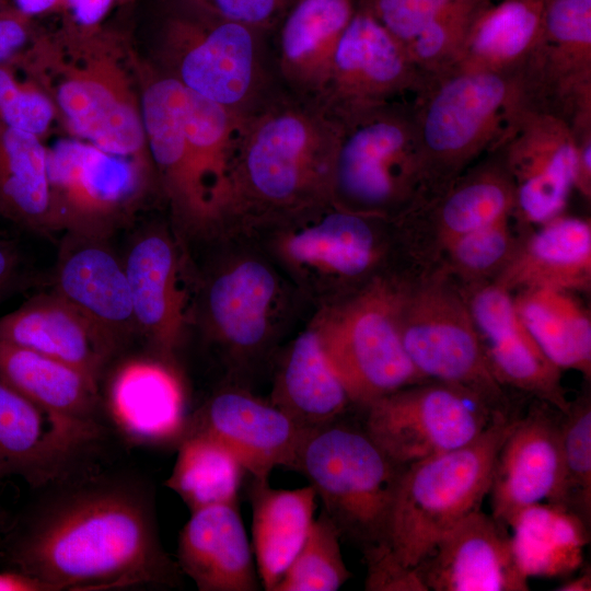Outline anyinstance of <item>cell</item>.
Masks as SVG:
<instances>
[{
    "label": "cell",
    "instance_id": "obj_1",
    "mask_svg": "<svg viewBox=\"0 0 591 591\" xmlns=\"http://www.w3.org/2000/svg\"><path fill=\"white\" fill-rule=\"evenodd\" d=\"M5 557L57 591L174 586L179 569L161 545L147 489L118 477L60 489L18 528Z\"/></svg>",
    "mask_w": 591,
    "mask_h": 591
},
{
    "label": "cell",
    "instance_id": "obj_2",
    "mask_svg": "<svg viewBox=\"0 0 591 591\" xmlns=\"http://www.w3.org/2000/svg\"><path fill=\"white\" fill-rule=\"evenodd\" d=\"M12 62L49 96L71 137L152 164L139 62L120 38L101 28L68 27L53 36H34Z\"/></svg>",
    "mask_w": 591,
    "mask_h": 591
},
{
    "label": "cell",
    "instance_id": "obj_3",
    "mask_svg": "<svg viewBox=\"0 0 591 591\" xmlns=\"http://www.w3.org/2000/svg\"><path fill=\"white\" fill-rule=\"evenodd\" d=\"M341 131L318 102L280 89L242 118L229 210L291 213L333 205Z\"/></svg>",
    "mask_w": 591,
    "mask_h": 591
},
{
    "label": "cell",
    "instance_id": "obj_4",
    "mask_svg": "<svg viewBox=\"0 0 591 591\" xmlns=\"http://www.w3.org/2000/svg\"><path fill=\"white\" fill-rule=\"evenodd\" d=\"M534 101L528 69H451L431 77L413 108L420 152L415 202L439 195L475 160L495 152Z\"/></svg>",
    "mask_w": 591,
    "mask_h": 591
},
{
    "label": "cell",
    "instance_id": "obj_5",
    "mask_svg": "<svg viewBox=\"0 0 591 591\" xmlns=\"http://www.w3.org/2000/svg\"><path fill=\"white\" fill-rule=\"evenodd\" d=\"M269 34L176 0L161 30L157 68L186 90L245 116L283 89Z\"/></svg>",
    "mask_w": 591,
    "mask_h": 591
},
{
    "label": "cell",
    "instance_id": "obj_6",
    "mask_svg": "<svg viewBox=\"0 0 591 591\" xmlns=\"http://www.w3.org/2000/svg\"><path fill=\"white\" fill-rule=\"evenodd\" d=\"M517 419L498 414L470 443L405 466L386 532V543L405 566L416 567L445 532L479 509L497 453Z\"/></svg>",
    "mask_w": 591,
    "mask_h": 591
},
{
    "label": "cell",
    "instance_id": "obj_7",
    "mask_svg": "<svg viewBox=\"0 0 591 591\" xmlns=\"http://www.w3.org/2000/svg\"><path fill=\"white\" fill-rule=\"evenodd\" d=\"M404 468L364 429L336 420L304 431L293 470L309 479L340 535L366 549L386 542Z\"/></svg>",
    "mask_w": 591,
    "mask_h": 591
},
{
    "label": "cell",
    "instance_id": "obj_8",
    "mask_svg": "<svg viewBox=\"0 0 591 591\" xmlns=\"http://www.w3.org/2000/svg\"><path fill=\"white\" fill-rule=\"evenodd\" d=\"M398 327L405 351L426 379L463 389L495 412L510 401L488 364L464 296L439 276L399 291Z\"/></svg>",
    "mask_w": 591,
    "mask_h": 591
},
{
    "label": "cell",
    "instance_id": "obj_9",
    "mask_svg": "<svg viewBox=\"0 0 591 591\" xmlns=\"http://www.w3.org/2000/svg\"><path fill=\"white\" fill-rule=\"evenodd\" d=\"M413 105L376 108L343 124L337 149L333 205L376 215L415 201L420 152Z\"/></svg>",
    "mask_w": 591,
    "mask_h": 591
},
{
    "label": "cell",
    "instance_id": "obj_10",
    "mask_svg": "<svg viewBox=\"0 0 591 591\" xmlns=\"http://www.w3.org/2000/svg\"><path fill=\"white\" fill-rule=\"evenodd\" d=\"M47 175L54 231L105 240L136 213L157 176L151 163L73 137L47 147Z\"/></svg>",
    "mask_w": 591,
    "mask_h": 591
},
{
    "label": "cell",
    "instance_id": "obj_11",
    "mask_svg": "<svg viewBox=\"0 0 591 591\" xmlns=\"http://www.w3.org/2000/svg\"><path fill=\"white\" fill-rule=\"evenodd\" d=\"M399 290L378 283L315 327L351 403L368 407L427 381L409 360L398 327Z\"/></svg>",
    "mask_w": 591,
    "mask_h": 591
},
{
    "label": "cell",
    "instance_id": "obj_12",
    "mask_svg": "<svg viewBox=\"0 0 591 591\" xmlns=\"http://www.w3.org/2000/svg\"><path fill=\"white\" fill-rule=\"evenodd\" d=\"M366 409L363 429L403 466L470 443L498 414H506L463 389L438 381L401 389Z\"/></svg>",
    "mask_w": 591,
    "mask_h": 591
},
{
    "label": "cell",
    "instance_id": "obj_13",
    "mask_svg": "<svg viewBox=\"0 0 591 591\" xmlns=\"http://www.w3.org/2000/svg\"><path fill=\"white\" fill-rule=\"evenodd\" d=\"M429 79L404 46L358 7L337 44L316 102L344 124L376 108L414 106Z\"/></svg>",
    "mask_w": 591,
    "mask_h": 591
},
{
    "label": "cell",
    "instance_id": "obj_14",
    "mask_svg": "<svg viewBox=\"0 0 591 591\" xmlns=\"http://www.w3.org/2000/svg\"><path fill=\"white\" fill-rule=\"evenodd\" d=\"M515 192V211L532 223L561 213L577 174V137L571 123L532 102L517 116L497 149Z\"/></svg>",
    "mask_w": 591,
    "mask_h": 591
},
{
    "label": "cell",
    "instance_id": "obj_15",
    "mask_svg": "<svg viewBox=\"0 0 591 591\" xmlns=\"http://www.w3.org/2000/svg\"><path fill=\"white\" fill-rule=\"evenodd\" d=\"M101 437L96 420L44 408L0 380V482L21 477L32 487L62 483Z\"/></svg>",
    "mask_w": 591,
    "mask_h": 591
},
{
    "label": "cell",
    "instance_id": "obj_16",
    "mask_svg": "<svg viewBox=\"0 0 591 591\" xmlns=\"http://www.w3.org/2000/svg\"><path fill=\"white\" fill-rule=\"evenodd\" d=\"M138 66L147 146L161 187L179 219L195 224L213 220L186 135L184 88L155 66Z\"/></svg>",
    "mask_w": 591,
    "mask_h": 591
},
{
    "label": "cell",
    "instance_id": "obj_17",
    "mask_svg": "<svg viewBox=\"0 0 591 591\" xmlns=\"http://www.w3.org/2000/svg\"><path fill=\"white\" fill-rule=\"evenodd\" d=\"M416 568L428 590H529L507 526L480 509L445 532Z\"/></svg>",
    "mask_w": 591,
    "mask_h": 591
},
{
    "label": "cell",
    "instance_id": "obj_18",
    "mask_svg": "<svg viewBox=\"0 0 591 591\" xmlns=\"http://www.w3.org/2000/svg\"><path fill=\"white\" fill-rule=\"evenodd\" d=\"M465 300L498 382L566 412L570 401L561 385V370L521 321L510 291L494 280L476 286Z\"/></svg>",
    "mask_w": 591,
    "mask_h": 591
},
{
    "label": "cell",
    "instance_id": "obj_19",
    "mask_svg": "<svg viewBox=\"0 0 591 591\" xmlns=\"http://www.w3.org/2000/svg\"><path fill=\"white\" fill-rule=\"evenodd\" d=\"M518 417L495 459L488 495L493 517L506 526L526 508L547 501L560 477V413L535 399Z\"/></svg>",
    "mask_w": 591,
    "mask_h": 591
},
{
    "label": "cell",
    "instance_id": "obj_20",
    "mask_svg": "<svg viewBox=\"0 0 591 591\" xmlns=\"http://www.w3.org/2000/svg\"><path fill=\"white\" fill-rule=\"evenodd\" d=\"M186 431L216 439L253 479H268L277 466L294 468L305 430L273 403L244 392L224 391L205 404Z\"/></svg>",
    "mask_w": 591,
    "mask_h": 591
},
{
    "label": "cell",
    "instance_id": "obj_21",
    "mask_svg": "<svg viewBox=\"0 0 591 591\" xmlns=\"http://www.w3.org/2000/svg\"><path fill=\"white\" fill-rule=\"evenodd\" d=\"M359 0H294L270 31L275 71L288 92L317 100Z\"/></svg>",
    "mask_w": 591,
    "mask_h": 591
},
{
    "label": "cell",
    "instance_id": "obj_22",
    "mask_svg": "<svg viewBox=\"0 0 591 591\" xmlns=\"http://www.w3.org/2000/svg\"><path fill=\"white\" fill-rule=\"evenodd\" d=\"M54 292L118 347L137 331L123 260L109 250L105 239L65 236Z\"/></svg>",
    "mask_w": 591,
    "mask_h": 591
},
{
    "label": "cell",
    "instance_id": "obj_23",
    "mask_svg": "<svg viewBox=\"0 0 591 591\" xmlns=\"http://www.w3.org/2000/svg\"><path fill=\"white\" fill-rule=\"evenodd\" d=\"M177 565L200 591H256L262 587L237 502L190 512Z\"/></svg>",
    "mask_w": 591,
    "mask_h": 591
},
{
    "label": "cell",
    "instance_id": "obj_24",
    "mask_svg": "<svg viewBox=\"0 0 591 591\" xmlns=\"http://www.w3.org/2000/svg\"><path fill=\"white\" fill-rule=\"evenodd\" d=\"M0 340L62 361L95 381L119 348L55 292L30 299L19 309L1 316Z\"/></svg>",
    "mask_w": 591,
    "mask_h": 591
},
{
    "label": "cell",
    "instance_id": "obj_25",
    "mask_svg": "<svg viewBox=\"0 0 591 591\" xmlns=\"http://www.w3.org/2000/svg\"><path fill=\"white\" fill-rule=\"evenodd\" d=\"M137 331L164 356L176 348L184 323L178 259L162 231L136 237L123 260Z\"/></svg>",
    "mask_w": 591,
    "mask_h": 591
},
{
    "label": "cell",
    "instance_id": "obj_26",
    "mask_svg": "<svg viewBox=\"0 0 591 591\" xmlns=\"http://www.w3.org/2000/svg\"><path fill=\"white\" fill-rule=\"evenodd\" d=\"M519 244L496 281L514 288L587 289L591 281L589 220L557 216Z\"/></svg>",
    "mask_w": 591,
    "mask_h": 591
},
{
    "label": "cell",
    "instance_id": "obj_27",
    "mask_svg": "<svg viewBox=\"0 0 591 591\" xmlns=\"http://www.w3.org/2000/svg\"><path fill=\"white\" fill-rule=\"evenodd\" d=\"M112 416L130 438L161 443L187 427L182 385L166 366L130 360L116 372L108 393Z\"/></svg>",
    "mask_w": 591,
    "mask_h": 591
},
{
    "label": "cell",
    "instance_id": "obj_28",
    "mask_svg": "<svg viewBox=\"0 0 591 591\" xmlns=\"http://www.w3.org/2000/svg\"><path fill=\"white\" fill-rule=\"evenodd\" d=\"M543 2V37L532 67L548 97L576 101L591 93V0Z\"/></svg>",
    "mask_w": 591,
    "mask_h": 591
},
{
    "label": "cell",
    "instance_id": "obj_29",
    "mask_svg": "<svg viewBox=\"0 0 591 591\" xmlns=\"http://www.w3.org/2000/svg\"><path fill=\"white\" fill-rule=\"evenodd\" d=\"M252 548L262 588L274 591L303 545L315 519V489H277L253 479Z\"/></svg>",
    "mask_w": 591,
    "mask_h": 591
},
{
    "label": "cell",
    "instance_id": "obj_30",
    "mask_svg": "<svg viewBox=\"0 0 591 591\" xmlns=\"http://www.w3.org/2000/svg\"><path fill=\"white\" fill-rule=\"evenodd\" d=\"M543 26V0H490L473 20L451 69L525 70L541 44Z\"/></svg>",
    "mask_w": 591,
    "mask_h": 591
},
{
    "label": "cell",
    "instance_id": "obj_31",
    "mask_svg": "<svg viewBox=\"0 0 591 591\" xmlns=\"http://www.w3.org/2000/svg\"><path fill=\"white\" fill-rule=\"evenodd\" d=\"M349 403L316 329L304 332L285 360L273 404L309 430L338 420Z\"/></svg>",
    "mask_w": 591,
    "mask_h": 591
},
{
    "label": "cell",
    "instance_id": "obj_32",
    "mask_svg": "<svg viewBox=\"0 0 591 591\" xmlns=\"http://www.w3.org/2000/svg\"><path fill=\"white\" fill-rule=\"evenodd\" d=\"M0 380L44 408L96 420L97 381L62 361L0 340Z\"/></svg>",
    "mask_w": 591,
    "mask_h": 591
},
{
    "label": "cell",
    "instance_id": "obj_33",
    "mask_svg": "<svg viewBox=\"0 0 591 591\" xmlns=\"http://www.w3.org/2000/svg\"><path fill=\"white\" fill-rule=\"evenodd\" d=\"M0 217L40 234L54 233L43 138L0 123Z\"/></svg>",
    "mask_w": 591,
    "mask_h": 591
},
{
    "label": "cell",
    "instance_id": "obj_34",
    "mask_svg": "<svg viewBox=\"0 0 591 591\" xmlns=\"http://www.w3.org/2000/svg\"><path fill=\"white\" fill-rule=\"evenodd\" d=\"M496 155L483 166L459 176L439 195L416 204L433 207L442 250L451 241L515 211L513 184L497 150Z\"/></svg>",
    "mask_w": 591,
    "mask_h": 591
},
{
    "label": "cell",
    "instance_id": "obj_35",
    "mask_svg": "<svg viewBox=\"0 0 591 591\" xmlns=\"http://www.w3.org/2000/svg\"><path fill=\"white\" fill-rule=\"evenodd\" d=\"M513 301L545 356L560 370L573 369L590 380L591 321L569 291L524 289Z\"/></svg>",
    "mask_w": 591,
    "mask_h": 591
},
{
    "label": "cell",
    "instance_id": "obj_36",
    "mask_svg": "<svg viewBox=\"0 0 591 591\" xmlns=\"http://www.w3.org/2000/svg\"><path fill=\"white\" fill-rule=\"evenodd\" d=\"M276 281L266 266L247 260L221 274L208 293V309L219 336L240 351L264 339Z\"/></svg>",
    "mask_w": 591,
    "mask_h": 591
},
{
    "label": "cell",
    "instance_id": "obj_37",
    "mask_svg": "<svg viewBox=\"0 0 591 591\" xmlns=\"http://www.w3.org/2000/svg\"><path fill=\"white\" fill-rule=\"evenodd\" d=\"M368 216L371 215L336 207L317 222L289 236L283 250L299 264L345 277L361 275L376 257Z\"/></svg>",
    "mask_w": 591,
    "mask_h": 591
},
{
    "label": "cell",
    "instance_id": "obj_38",
    "mask_svg": "<svg viewBox=\"0 0 591 591\" xmlns=\"http://www.w3.org/2000/svg\"><path fill=\"white\" fill-rule=\"evenodd\" d=\"M184 112L194 164L219 217L229 210L231 163L244 116H239L185 88Z\"/></svg>",
    "mask_w": 591,
    "mask_h": 591
},
{
    "label": "cell",
    "instance_id": "obj_39",
    "mask_svg": "<svg viewBox=\"0 0 591 591\" xmlns=\"http://www.w3.org/2000/svg\"><path fill=\"white\" fill-rule=\"evenodd\" d=\"M510 526L515 557L528 577L556 576L579 566L589 528L573 514L551 503H536Z\"/></svg>",
    "mask_w": 591,
    "mask_h": 591
},
{
    "label": "cell",
    "instance_id": "obj_40",
    "mask_svg": "<svg viewBox=\"0 0 591 591\" xmlns=\"http://www.w3.org/2000/svg\"><path fill=\"white\" fill-rule=\"evenodd\" d=\"M245 473L236 456L219 441L201 432L186 431L165 485L194 512L236 503Z\"/></svg>",
    "mask_w": 591,
    "mask_h": 591
},
{
    "label": "cell",
    "instance_id": "obj_41",
    "mask_svg": "<svg viewBox=\"0 0 591 591\" xmlns=\"http://www.w3.org/2000/svg\"><path fill=\"white\" fill-rule=\"evenodd\" d=\"M560 477L548 503L590 528L591 520V399L583 393L560 413Z\"/></svg>",
    "mask_w": 591,
    "mask_h": 591
},
{
    "label": "cell",
    "instance_id": "obj_42",
    "mask_svg": "<svg viewBox=\"0 0 591 591\" xmlns=\"http://www.w3.org/2000/svg\"><path fill=\"white\" fill-rule=\"evenodd\" d=\"M340 532L327 513L315 517L310 532L274 591H336L349 578Z\"/></svg>",
    "mask_w": 591,
    "mask_h": 591
},
{
    "label": "cell",
    "instance_id": "obj_43",
    "mask_svg": "<svg viewBox=\"0 0 591 591\" xmlns=\"http://www.w3.org/2000/svg\"><path fill=\"white\" fill-rule=\"evenodd\" d=\"M518 245L507 217L451 241L442 251L455 273L479 279L499 274Z\"/></svg>",
    "mask_w": 591,
    "mask_h": 591
},
{
    "label": "cell",
    "instance_id": "obj_44",
    "mask_svg": "<svg viewBox=\"0 0 591 591\" xmlns=\"http://www.w3.org/2000/svg\"><path fill=\"white\" fill-rule=\"evenodd\" d=\"M56 120L43 89L25 74L21 80L13 62L0 63V123L43 138Z\"/></svg>",
    "mask_w": 591,
    "mask_h": 591
},
{
    "label": "cell",
    "instance_id": "obj_45",
    "mask_svg": "<svg viewBox=\"0 0 591 591\" xmlns=\"http://www.w3.org/2000/svg\"><path fill=\"white\" fill-rule=\"evenodd\" d=\"M464 0H359L404 47Z\"/></svg>",
    "mask_w": 591,
    "mask_h": 591
},
{
    "label": "cell",
    "instance_id": "obj_46",
    "mask_svg": "<svg viewBox=\"0 0 591 591\" xmlns=\"http://www.w3.org/2000/svg\"><path fill=\"white\" fill-rule=\"evenodd\" d=\"M367 563L366 590L428 591L417 568L405 566L386 542L363 549Z\"/></svg>",
    "mask_w": 591,
    "mask_h": 591
},
{
    "label": "cell",
    "instance_id": "obj_47",
    "mask_svg": "<svg viewBox=\"0 0 591 591\" xmlns=\"http://www.w3.org/2000/svg\"><path fill=\"white\" fill-rule=\"evenodd\" d=\"M222 18L270 32L294 0H187Z\"/></svg>",
    "mask_w": 591,
    "mask_h": 591
},
{
    "label": "cell",
    "instance_id": "obj_48",
    "mask_svg": "<svg viewBox=\"0 0 591 591\" xmlns=\"http://www.w3.org/2000/svg\"><path fill=\"white\" fill-rule=\"evenodd\" d=\"M33 38L28 18L15 9L0 10V63L14 61Z\"/></svg>",
    "mask_w": 591,
    "mask_h": 591
},
{
    "label": "cell",
    "instance_id": "obj_49",
    "mask_svg": "<svg viewBox=\"0 0 591 591\" xmlns=\"http://www.w3.org/2000/svg\"><path fill=\"white\" fill-rule=\"evenodd\" d=\"M117 0H62L61 5L70 19L69 28L92 32L100 25Z\"/></svg>",
    "mask_w": 591,
    "mask_h": 591
},
{
    "label": "cell",
    "instance_id": "obj_50",
    "mask_svg": "<svg viewBox=\"0 0 591 591\" xmlns=\"http://www.w3.org/2000/svg\"><path fill=\"white\" fill-rule=\"evenodd\" d=\"M20 270V258L14 245L0 236V301L13 288Z\"/></svg>",
    "mask_w": 591,
    "mask_h": 591
},
{
    "label": "cell",
    "instance_id": "obj_51",
    "mask_svg": "<svg viewBox=\"0 0 591 591\" xmlns=\"http://www.w3.org/2000/svg\"><path fill=\"white\" fill-rule=\"evenodd\" d=\"M0 591H57L54 586L21 570L0 571Z\"/></svg>",
    "mask_w": 591,
    "mask_h": 591
},
{
    "label": "cell",
    "instance_id": "obj_52",
    "mask_svg": "<svg viewBox=\"0 0 591 591\" xmlns=\"http://www.w3.org/2000/svg\"><path fill=\"white\" fill-rule=\"evenodd\" d=\"M62 0H14V9L31 19L32 16L46 13L58 5Z\"/></svg>",
    "mask_w": 591,
    "mask_h": 591
},
{
    "label": "cell",
    "instance_id": "obj_53",
    "mask_svg": "<svg viewBox=\"0 0 591 591\" xmlns=\"http://www.w3.org/2000/svg\"><path fill=\"white\" fill-rule=\"evenodd\" d=\"M555 590L559 591H590L591 590V575L590 570H586L577 578L568 580L558 586Z\"/></svg>",
    "mask_w": 591,
    "mask_h": 591
}]
</instances>
